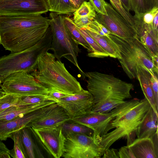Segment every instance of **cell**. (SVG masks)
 Listing matches in <instances>:
<instances>
[{
	"instance_id": "6da1fadb",
	"label": "cell",
	"mask_w": 158,
	"mask_h": 158,
	"mask_svg": "<svg viewBox=\"0 0 158 158\" xmlns=\"http://www.w3.org/2000/svg\"><path fill=\"white\" fill-rule=\"evenodd\" d=\"M49 21V19L39 14L1 15L0 44L11 52L28 48L45 34Z\"/></svg>"
},
{
	"instance_id": "7a4b0ae2",
	"label": "cell",
	"mask_w": 158,
	"mask_h": 158,
	"mask_svg": "<svg viewBox=\"0 0 158 158\" xmlns=\"http://www.w3.org/2000/svg\"><path fill=\"white\" fill-rule=\"evenodd\" d=\"M87 88L92 94L94 105L91 112L107 113L132 98L131 83L123 81L112 75L96 71L86 72Z\"/></svg>"
},
{
	"instance_id": "3957f363",
	"label": "cell",
	"mask_w": 158,
	"mask_h": 158,
	"mask_svg": "<svg viewBox=\"0 0 158 158\" xmlns=\"http://www.w3.org/2000/svg\"><path fill=\"white\" fill-rule=\"evenodd\" d=\"M30 74L47 89H56L69 94L80 92L83 89L64 63L48 52L40 57L37 69Z\"/></svg>"
},
{
	"instance_id": "277c9868",
	"label": "cell",
	"mask_w": 158,
	"mask_h": 158,
	"mask_svg": "<svg viewBox=\"0 0 158 158\" xmlns=\"http://www.w3.org/2000/svg\"><path fill=\"white\" fill-rule=\"evenodd\" d=\"M150 106L144 98L127 112L113 119L106 128L100 143L105 151L118 140L126 138L127 145L135 139L136 131Z\"/></svg>"
},
{
	"instance_id": "5b68a950",
	"label": "cell",
	"mask_w": 158,
	"mask_h": 158,
	"mask_svg": "<svg viewBox=\"0 0 158 158\" xmlns=\"http://www.w3.org/2000/svg\"><path fill=\"white\" fill-rule=\"evenodd\" d=\"M52 39L51 29L47 31L37 43L18 52L0 57V80L3 82L10 74L18 72L30 73L37 69L38 60L50 49Z\"/></svg>"
},
{
	"instance_id": "8992f818",
	"label": "cell",
	"mask_w": 158,
	"mask_h": 158,
	"mask_svg": "<svg viewBox=\"0 0 158 158\" xmlns=\"http://www.w3.org/2000/svg\"><path fill=\"white\" fill-rule=\"evenodd\" d=\"M111 38L119 49L121 57L118 59L123 69L130 79L137 78V69L142 68L151 75L158 74V68L153 56L138 38L126 41L113 35Z\"/></svg>"
},
{
	"instance_id": "52a82bcc",
	"label": "cell",
	"mask_w": 158,
	"mask_h": 158,
	"mask_svg": "<svg viewBox=\"0 0 158 158\" xmlns=\"http://www.w3.org/2000/svg\"><path fill=\"white\" fill-rule=\"evenodd\" d=\"M49 26L52 39L50 50L54 52L56 58L60 60L64 57L78 69L85 76L78 63L77 57L81 52L78 44L71 36L64 25V16L54 12L49 14Z\"/></svg>"
},
{
	"instance_id": "ba28073f",
	"label": "cell",
	"mask_w": 158,
	"mask_h": 158,
	"mask_svg": "<svg viewBox=\"0 0 158 158\" xmlns=\"http://www.w3.org/2000/svg\"><path fill=\"white\" fill-rule=\"evenodd\" d=\"M64 150L62 157L65 158H100L104 149L101 139L95 136L70 133L65 136Z\"/></svg>"
},
{
	"instance_id": "9c48e42d",
	"label": "cell",
	"mask_w": 158,
	"mask_h": 158,
	"mask_svg": "<svg viewBox=\"0 0 158 158\" xmlns=\"http://www.w3.org/2000/svg\"><path fill=\"white\" fill-rule=\"evenodd\" d=\"M140 100L134 98L126 101L107 113L90 111L83 115L72 118V121L92 129L93 135L101 138L105 135L106 128L115 117L124 114L137 105Z\"/></svg>"
},
{
	"instance_id": "30bf717a",
	"label": "cell",
	"mask_w": 158,
	"mask_h": 158,
	"mask_svg": "<svg viewBox=\"0 0 158 158\" xmlns=\"http://www.w3.org/2000/svg\"><path fill=\"white\" fill-rule=\"evenodd\" d=\"M2 89L6 94L22 97L28 96L47 94L48 89L38 82L33 76L24 71L13 73L3 82Z\"/></svg>"
},
{
	"instance_id": "8fae6325",
	"label": "cell",
	"mask_w": 158,
	"mask_h": 158,
	"mask_svg": "<svg viewBox=\"0 0 158 158\" xmlns=\"http://www.w3.org/2000/svg\"><path fill=\"white\" fill-rule=\"evenodd\" d=\"M107 15L96 13L94 19L113 34L126 41L139 38L135 28L129 24L110 3H107Z\"/></svg>"
},
{
	"instance_id": "7c38bea8",
	"label": "cell",
	"mask_w": 158,
	"mask_h": 158,
	"mask_svg": "<svg viewBox=\"0 0 158 158\" xmlns=\"http://www.w3.org/2000/svg\"><path fill=\"white\" fill-rule=\"evenodd\" d=\"M30 127L35 139L49 154L55 158L62 157L66 138L60 127L41 128Z\"/></svg>"
},
{
	"instance_id": "4fadbf2b",
	"label": "cell",
	"mask_w": 158,
	"mask_h": 158,
	"mask_svg": "<svg viewBox=\"0 0 158 158\" xmlns=\"http://www.w3.org/2000/svg\"><path fill=\"white\" fill-rule=\"evenodd\" d=\"M48 11L47 0H0V15L31 14L41 15Z\"/></svg>"
},
{
	"instance_id": "5bb4252c",
	"label": "cell",
	"mask_w": 158,
	"mask_h": 158,
	"mask_svg": "<svg viewBox=\"0 0 158 158\" xmlns=\"http://www.w3.org/2000/svg\"><path fill=\"white\" fill-rule=\"evenodd\" d=\"M56 103L65 110L71 118L89 112L94 105L92 94L84 89L61 99Z\"/></svg>"
},
{
	"instance_id": "9a60e30c",
	"label": "cell",
	"mask_w": 158,
	"mask_h": 158,
	"mask_svg": "<svg viewBox=\"0 0 158 158\" xmlns=\"http://www.w3.org/2000/svg\"><path fill=\"white\" fill-rule=\"evenodd\" d=\"M57 105L55 102L18 116L8 122L0 123V140H6L12 133L44 116Z\"/></svg>"
},
{
	"instance_id": "2e32d148",
	"label": "cell",
	"mask_w": 158,
	"mask_h": 158,
	"mask_svg": "<svg viewBox=\"0 0 158 158\" xmlns=\"http://www.w3.org/2000/svg\"><path fill=\"white\" fill-rule=\"evenodd\" d=\"M71 119L65 110L57 104L45 116L31 122L26 126L34 128L57 127Z\"/></svg>"
},
{
	"instance_id": "e0dca14e",
	"label": "cell",
	"mask_w": 158,
	"mask_h": 158,
	"mask_svg": "<svg viewBox=\"0 0 158 158\" xmlns=\"http://www.w3.org/2000/svg\"><path fill=\"white\" fill-rule=\"evenodd\" d=\"M158 131L151 138H137L128 146L135 158H158Z\"/></svg>"
},
{
	"instance_id": "ac0fdd59",
	"label": "cell",
	"mask_w": 158,
	"mask_h": 158,
	"mask_svg": "<svg viewBox=\"0 0 158 158\" xmlns=\"http://www.w3.org/2000/svg\"><path fill=\"white\" fill-rule=\"evenodd\" d=\"M56 102L48 101L38 104L21 103L11 106L0 113V123L8 122L16 117Z\"/></svg>"
},
{
	"instance_id": "d6986e66",
	"label": "cell",
	"mask_w": 158,
	"mask_h": 158,
	"mask_svg": "<svg viewBox=\"0 0 158 158\" xmlns=\"http://www.w3.org/2000/svg\"><path fill=\"white\" fill-rule=\"evenodd\" d=\"M158 115L150 107L136 131L137 138H151L158 131Z\"/></svg>"
},
{
	"instance_id": "ffe728a7",
	"label": "cell",
	"mask_w": 158,
	"mask_h": 158,
	"mask_svg": "<svg viewBox=\"0 0 158 158\" xmlns=\"http://www.w3.org/2000/svg\"><path fill=\"white\" fill-rule=\"evenodd\" d=\"M96 13L89 2L84 1L73 13L76 26L79 28H85L94 19Z\"/></svg>"
},
{
	"instance_id": "44dd1931",
	"label": "cell",
	"mask_w": 158,
	"mask_h": 158,
	"mask_svg": "<svg viewBox=\"0 0 158 158\" xmlns=\"http://www.w3.org/2000/svg\"><path fill=\"white\" fill-rule=\"evenodd\" d=\"M151 75L147 70L142 68L137 69V79L139 83L145 98L148 101L151 106L158 114V108L155 99L150 81Z\"/></svg>"
},
{
	"instance_id": "7402d4cb",
	"label": "cell",
	"mask_w": 158,
	"mask_h": 158,
	"mask_svg": "<svg viewBox=\"0 0 158 158\" xmlns=\"http://www.w3.org/2000/svg\"><path fill=\"white\" fill-rule=\"evenodd\" d=\"M18 131L27 158H35L36 155L39 157H44L36 143L30 127L26 126Z\"/></svg>"
},
{
	"instance_id": "603a6c76",
	"label": "cell",
	"mask_w": 158,
	"mask_h": 158,
	"mask_svg": "<svg viewBox=\"0 0 158 158\" xmlns=\"http://www.w3.org/2000/svg\"><path fill=\"white\" fill-rule=\"evenodd\" d=\"M85 30L108 53L109 56L118 59L121 58V55L118 47L116 43L111 38L110 36L109 37L103 36L86 29Z\"/></svg>"
},
{
	"instance_id": "cb8c5ba5",
	"label": "cell",
	"mask_w": 158,
	"mask_h": 158,
	"mask_svg": "<svg viewBox=\"0 0 158 158\" xmlns=\"http://www.w3.org/2000/svg\"><path fill=\"white\" fill-rule=\"evenodd\" d=\"M48 11L71 15L77 9L70 0H47Z\"/></svg>"
},
{
	"instance_id": "d4e9b609",
	"label": "cell",
	"mask_w": 158,
	"mask_h": 158,
	"mask_svg": "<svg viewBox=\"0 0 158 158\" xmlns=\"http://www.w3.org/2000/svg\"><path fill=\"white\" fill-rule=\"evenodd\" d=\"M64 21L65 27L75 42L86 49L89 53H91L92 50L90 45L77 29L73 20L69 16H64Z\"/></svg>"
},
{
	"instance_id": "484cf974",
	"label": "cell",
	"mask_w": 158,
	"mask_h": 158,
	"mask_svg": "<svg viewBox=\"0 0 158 158\" xmlns=\"http://www.w3.org/2000/svg\"><path fill=\"white\" fill-rule=\"evenodd\" d=\"M77 28L92 49V52L88 54V56L97 58L109 56L108 53L89 34L85 28Z\"/></svg>"
},
{
	"instance_id": "4316f807",
	"label": "cell",
	"mask_w": 158,
	"mask_h": 158,
	"mask_svg": "<svg viewBox=\"0 0 158 158\" xmlns=\"http://www.w3.org/2000/svg\"><path fill=\"white\" fill-rule=\"evenodd\" d=\"M60 127L65 136L70 133L81 134L89 136H92L94 134V131L91 128L71 119L65 122Z\"/></svg>"
},
{
	"instance_id": "83f0119b",
	"label": "cell",
	"mask_w": 158,
	"mask_h": 158,
	"mask_svg": "<svg viewBox=\"0 0 158 158\" xmlns=\"http://www.w3.org/2000/svg\"><path fill=\"white\" fill-rule=\"evenodd\" d=\"M130 10L135 15L144 14L154 7H158V0H129Z\"/></svg>"
},
{
	"instance_id": "f1b7e54d",
	"label": "cell",
	"mask_w": 158,
	"mask_h": 158,
	"mask_svg": "<svg viewBox=\"0 0 158 158\" xmlns=\"http://www.w3.org/2000/svg\"><path fill=\"white\" fill-rule=\"evenodd\" d=\"M10 138L12 139L14 142V148L10 150V156L14 158H27L18 131L12 133Z\"/></svg>"
},
{
	"instance_id": "f546056e",
	"label": "cell",
	"mask_w": 158,
	"mask_h": 158,
	"mask_svg": "<svg viewBox=\"0 0 158 158\" xmlns=\"http://www.w3.org/2000/svg\"><path fill=\"white\" fill-rule=\"evenodd\" d=\"M21 96L10 94H6L0 98V113L13 106L18 105Z\"/></svg>"
},
{
	"instance_id": "4dcf8cb0",
	"label": "cell",
	"mask_w": 158,
	"mask_h": 158,
	"mask_svg": "<svg viewBox=\"0 0 158 158\" xmlns=\"http://www.w3.org/2000/svg\"><path fill=\"white\" fill-rule=\"evenodd\" d=\"M112 6L131 25L135 28V22L134 16L127 12L123 6L120 0H110Z\"/></svg>"
},
{
	"instance_id": "1f68e13d",
	"label": "cell",
	"mask_w": 158,
	"mask_h": 158,
	"mask_svg": "<svg viewBox=\"0 0 158 158\" xmlns=\"http://www.w3.org/2000/svg\"><path fill=\"white\" fill-rule=\"evenodd\" d=\"M85 28L103 36L109 37L110 35H113L104 26L94 19Z\"/></svg>"
},
{
	"instance_id": "d6a6232c",
	"label": "cell",
	"mask_w": 158,
	"mask_h": 158,
	"mask_svg": "<svg viewBox=\"0 0 158 158\" xmlns=\"http://www.w3.org/2000/svg\"><path fill=\"white\" fill-rule=\"evenodd\" d=\"M51 101L47 94L28 96L22 97L19 100L18 104L21 103L38 104Z\"/></svg>"
},
{
	"instance_id": "836d02e7",
	"label": "cell",
	"mask_w": 158,
	"mask_h": 158,
	"mask_svg": "<svg viewBox=\"0 0 158 158\" xmlns=\"http://www.w3.org/2000/svg\"><path fill=\"white\" fill-rule=\"evenodd\" d=\"M48 89L47 95L48 98L51 101L55 102L56 103L61 99L71 95L54 88Z\"/></svg>"
},
{
	"instance_id": "e575fe53",
	"label": "cell",
	"mask_w": 158,
	"mask_h": 158,
	"mask_svg": "<svg viewBox=\"0 0 158 158\" xmlns=\"http://www.w3.org/2000/svg\"><path fill=\"white\" fill-rule=\"evenodd\" d=\"M97 13L107 15L106 10L107 3L105 0H89Z\"/></svg>"
},
{
	"instance_id": "d590c367",
	"label": "cell",
	"mask_w": 158,
	"mask_h": 158,
	"mask_svg": "<svg viewBox=\"0 0 158 158\" xmlns=\"http://www.w3.org/2000/svg\"><path fill=\"white\" fill-rule=\"evenodd\" d=\"M157 13L158 7L156 6L144 14L138 15H135L139 17L144 23L152 24L154 17Z\"/></svg>"
},
{
	"instance_id": "8d00e7d4",
	"label": "cell",
	"mask_w": 158,
	"mask_h": 158,
	"mask_svg": "<svg viewBox=\"0 0 158 158\" xmlns=\"http://www.w3.org/2000/svg\"><path fill=\"white\" fill-rule=\"evenodd\" d=\"M150 81L155 102L158 107V80L157 77L155 74L151 75Z\"/></svg>"
},
{
	"instance_id": "74e56055",
	"label": "cell",
	"mask_w": 158,
	"mask_h": 158,
	"mask_svg": "<svg viewBox=\"0 0 158 158\" xmlns=\"http://www.w3.org/2000/svg\"><path fill=\"white\" fill-rule=\"evenodd\" d=\"M118 153L119 158H135L132 151L127 145L119 148Z\"/></svg>"
},
{
	"instance_id": "f35d334b",
	"label": "cell",
	"mask_w": 158,
	"mask_h": 158,
	"mask_svg": "<svg viewBox=\"0 0 158 158\" xmlns=\"http://www.w3.org/2000/svg\"><path fill=\"white\" fill-rule=\"evenodd\" d=\"M102 158H119L118 150L114 148L108 149L104 152Z\"/></svg>"
},
{
	"instance_id": "ab89813d",
	"label": "cell",
	"mask_w": 158,
	"mask_h": 158,
	"mask_svg": "<svg viewBox=\"0 0 158 158\" xmlns=\"http://www.w3.org/2000/svg\"><path fill=\"white\" fill-rule=\"evenodd\" d=\"M10 150L2 141H0V158H10Z\"/></svg>"
},
{
	"instance_id": "60d3db41",
	"label": "cell",
	"mask_w": 158,
	"mask_h": 158,
	"mask_svg": "<svg viewBox=\"0 0 158 158\" xmlns=\"http://www.w3.org/2000/svg\"><path fill=\"white\" fill-rule=\"evenodd\" d=\"M121 4L125 10L128 13L130 10V7L129 0H120Z\"/></svg>"
},
{
	"instance_id": "b9f144b4",
	"label": "cell",
	"mask_w": 158,
	"mask_h": 158,
	"mask_svg": "<svg viewBox=\"0 0 158 158\" xmlns=\"http://www.w3.org/2000/svg\"><path fill=\"white\" fill-rule=\"evenodd\" d=\"M75 6L77 9L84 1H87L88 0H70Z\"/></svg>"
},
{
	"instance_id": "7bdbcfd3",
	"label": "cell",
	"mask_w": 158,
	"mask_h": 158,
	"mask_svg": "<svg viewBox=\"0 0 158 158\" xmlns=\"http://www.w3.org/2000/svg\"><path fill=\"white\" fill-rule=\"evenodd\" d=\"M158 13L154 17L152 27L154 30L158 31Z\"/></svg>"
},
{
	"instance_id": "ee69618b",
	"label": "cell",
	"mask_w": 158,
	"mask_h": 158,
	"mask_svg": "<svg viewBox=\"0 0 158 158\" xmlns=\"http://www.w3.org/2000/svg\"><path fill=\"white\" fill-rule=\"evenodd\" d=\"M6 94V93L2 89H0V98Z\"/></svg>"
},
{
	"instance_id": "f6af8a7d",
	"label": "cell",
	"mask_w": 158,
	"mask_h": 158,
	"mask_svg": "<svg viewBox=\"0 0 158 158\" xmlns=\"http://www.w3.org/2000/svg\"><path fill=\"white\" fill-rule=\"evenodd\" d=\"M2 82L1 81V80H0V85H1V83Z\"/></svg>"
},
{
	"instance_id": "bcb514c9",
	"label": "cell",
	"mask_w": 158,
	"mask_h": 158,
	"mask_svg": "<svg viewBox=\"0 0 158 158\" xmlns=\"http://www.w3.org/2000/svg\"></svg>"
}]
</instances>
